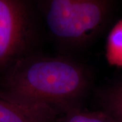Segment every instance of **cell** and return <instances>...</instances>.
Here are the masks:
<instances>
[{"instance_id": "obj_1", "label": "cell", "mask_w": 122, "mask_h": 122, "mask_svg": "<svg viewBox=\"0 0 122 122\" xmlns=\"http://www.w3.org/2000/svg\"><path fill=\"white\" fill-rule=\"evenodd\" d=\"M3 75L0 90L45 105L60 115L81 108L90 84L83 65L62 56L26 54Z\"/></svg>"}, {"instance_id": "obj_2", "label": "cell", "mask_w": 122, "mask_h": 122, "mask_svg": "<svg viewBox=\"0 0 122 122\" xmlns=\"http://www.w3.org/2000/svg\"><path fill=\"white\" fill-rule=\"evenodd\" d=\"M109 0H46L45 22L62 44H86L100 30L109 13Z\"/></svg>"}, {"instance_id": "obj_3", "label": "cell", "mask_w": 122, "mask_h": 122, "mask_svg": "<svg viewBox=\"0 0 122 122\" xmlns=\"http://www.w3.org/2000/svg\"><path fill=\"white\" fill-rule=\"evenodd\" d=\"M30 37L29 14L22 0H0V73L26 54Z\"/></svg>"}, {"instance_id": "obj_4", "label": "cell", "mask_w": 122, "mask_h": 122, "mask_svg": "<svg viewBox=\"0 0 122 122\" xmlns=\"http://www.w3.org/2000/svg\"><path fill=\"white\" fill-rule=\"evenodd\" d=\"M58 116L48 107L0 90V122H55Z\"/></svg>"}, {"instance_id": "obj_5", "label": "cell", "mask_w": 122, "mask_h": 122, "mask_svg": "<svg viewBox=\"0 0 122 122\" xmlns=\"http://www.w3.org/2000/svg\"><path fill=\"white\" fill-rule=\"evenodd\" d=\"M100 101L102 110L114 122H122V81L116 83L103 92Z\"/></svg>"}, {"instance_id": "obj_6", "label": "cell", "mask_w": 122, "mask_h": 122, "mask_svg": "<svg viewBox=\"0 0 122 122\" xmlns=\"http://www.w3.org/2000/svg\"><path fill=\"white\" fill-rule=\"evenodd\" d=\"M106 56L111 65L122 67V18L109 33L107 41Z\"/></svg>"}, {"instance_id": "obj_7", "label": "cell", "mask_w": 122, "mask_h": 122, "mask_svg": "<svg viewBox=\"0 0 122 122\" xmlns=\"http://www.w3.org/2000/svg\"><path fill=\"white\" fill-rule=\"evenodd\" d=\"M55 122H114V121L102 110L88 111L78 108L61 115Z\"/></svg>"}]
</instances>
